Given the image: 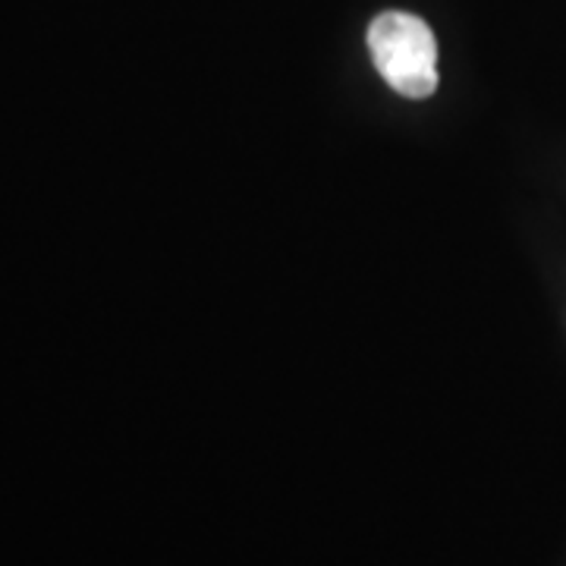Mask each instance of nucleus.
<instances>
[{"instance_id":"obj_1","label":"nucleus","mask_w":566,"mask_h":566,"mask_svg":"<svg viewBox=\"0 0 566 566\" xmlns=\"http://www.w3.org/2000/svg\"><path fill=\"white\" fill-rule=\"evenodd\" d=\"M368 51L375 70L403 98H428L438 88V41L428 22L390 10L368 25Z\"/></svg>"}]
</instances>
